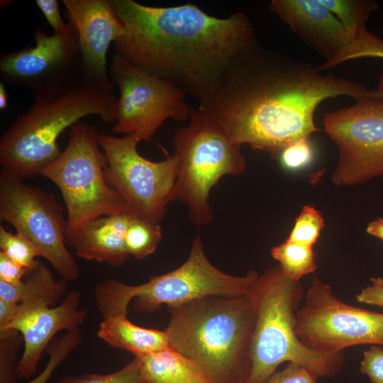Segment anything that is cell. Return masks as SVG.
Instances as JSON below:
<instances>
[{"label":"cell","instance_id":"6da1fadb","mask_svg":"<svg viewBox=\"0 0 383 383\" xmlns=\"http://www.w3.org/2000/svg\"><path fill=\"white\" fill-rule=\"evenodd\" d=\"M260 46L235 65L198 109L235 143L278 155L318 131L314 113L330 98L375 96L360 83Z\"/></svg>","mask_w":383,"mask_h":383},{"label":"cell","instance_id":"7a4b0ae2","mask_svg":"<svg viewBox=\"0 0 383 383\" xmlns=\"http://www.w3.org/2000/svg\"><path fill=\"white\" fill-rule=\"evenodd\" d=\"M123 34L116 53L134 67L166 79L199 101L235 65L259 47L242 12L218 18L192 3L158 7L110 0Z\"/></svg>","mask_w":383,"mask_h":383},{"label":"cell","instance_id":"3957f363","mask_svg":"<svg viewBox=\"0 0 383 383\" xmlns=\"http://www.w3.org/2000/svg\"><path fill=\"white\" fill-rule=\"evenodd\" d=\"M165 332L170 348L197 364L214 383L250 367V344L256 319L252 292L211 296L170 306Z\"/></svg>","mask_w":383,"mask_h":383},{"label":"cell","instance_id":"277c9868","mask_svg":"<svg viewBox=\"0 0 383 383\" xmlns=\"http://www.w3.org/2000/svg\"><path fill=\"white\" fill-rule=\"evenodd\" d=\"M252 294L256 319L250 344V367L244 383H265L284 362L299 365L319 377L339 373L343 352L321 353L304 345L294 331L296 310L303 289L279 265L266 270L255 280Z\"/></svg>","mask_w":383,"mask_h":383},{"label":"cell","instance_id":"5b68a950","mask_svg":"<svg viewBox=\"0 0 383 383\" xmlns=\"http://www.w3.org/2000/svg\"><path fill=\"white\" fill-rule=\"evenodd\" d=\"M117 101L113 90L87 85L52 100L35 101L1 136V170L23 181L41 176L60 155L57 140L65 129L89 115L115 122Z\"/></svg>","mask_w":383,"mask_h":383},{"label":"cell","instance_id":"8992f818","mask_svg":"<svg viewBox=\"0 0 383 383\" xmlns=\"http://www.w3.org/2000/svg\"><path fill=\"white\" fill-rule=\"evenodd\" d=\"M258 274L249 271L244 276L226 274L216 268L206 256L199 235L192 240L187 260L166 274L152 277L139 285L126 284L115 279L98 284L95 299L104 318L127 316L133 301L138 312H150L162 304L177 306L211 296H238L250 294Z\"/></svg>","mask_w":383,"mask_h":383},{"label":"cell","instance_id":"52a82bcc","mask_svg":"<svg viewBox=\"0 0 383 383\" xmlns=\"http://www.w3.org/2000/svg\"><path fill=\"white\" fill-rule=\"evenodd\" d=\"M98 133L94 126L81 121L72 125L66 148L41 174L55 183L62 195L69 245L84 225L94 218L131 214L122 196L106 179L108 161L99 148Z\"/></svg>","mask_w":383,"mask_h":383},{"label":"cell","instance_id":"ba28073f","mask_svg":"<svg viewBox=\"0 0 383 383\" xmlns=\"http://www.w3.org/2000/svg\"><path fill=\"white\" fill-rule=\"evenodd\" d=\"M173 145L177 165L176 199L187 206L195 225L208 224L213 219L211 189L223 176L240 174L246 168L241 145L198 108L192 109L189 124L175 132Z\"/></svg>","mask_w":383,"mask_h":383},{"label":"cell","instance_id":"9c48e42d","mask_svg":"<svg viewBox=\"0 0 383 383\" xmlns=\"http://www.w3.org/2000/svg\"><path fill=\"white\" fill-rule=\"evenodd\" d=\"M23 281L26 294L7 329L18 331L23 338L24 349L18 362L17 376L27 379L35 373L41 355L55 335L79 328L87 310L79 308L81 292L76 289L67 292L60 305L52 307L66 292V280H56L40 261L36 260L28 270Z\"/></svg>","mask_w":383,"mask_h":383},{"label":"cell","instance_id":"30bf717a","mask_svg":"<svg viewBox=\"0 0 383 383\" xmlns=\"http://www.w3.org/2000/svg\"><path fill=\"white\" fill-rule=\"evenodd\" d=\"M108 163L104 175L123 199L134 217L159 223L167 205L176 200L177 160L174 154L164 160H149L138 151L140 140L98 133Z\"/></svg>","mask_w":383,"mask_h":383},{"label":"cell","instance_id":"8fae6325","mask_svg":"<svg viewBox=\"0 0 383 383\" xmlns=\"http://www.w3.org/2000/svg\"><path fill=\"white\" fill-rule=\"evenodd\" d=\"M69 24L65 32L50 35L38 28L35 46L1 55L2 82L28 89L35 101L52 100L86 85L78 33Z\"/></svg>","mask_w":383,"mask_h":383},{"label":"cell","instance_id":"7c38bea8","mask_svg":"<svg viewBox=\"0 0 383 383\" xmlns=\"http://www.w3.org/2000/svg\"><path fill=\"white\" fill-rule=\"evenodd\" d=\"M55 196L0 171V219L29 239L66 281L78 279L79 269L65 246L67 219Z\"/></svg>","mask_w":383,"mask_h":383},{"label":"cell","instance_id":"4fadbf2b","mask_svg":"<svg viewBox=\"0 0 383 383\" xmlns=\"http://www.w3.org/2000/svg\"><path fill=\"white\" fill-rule=\"evenodd\" d=\"M109 73L119 90L112 132L149 141L166 120H189L192 108L187 94L171 82L142 71L117 53Z\"/></svg>","mask_w":383,"mask_h":383},{"label":"cell","instance_id":"5bb4252c","mask_svg":"<svg viewBox=\"0 0 383 383\" xmlns=\"http://www.w3.org/2000/svg\"><path fill=\"white\" fill-rule=\"evenodd\" d=\"M294 331L304 345L321 353L383 345V313L343 303L328 284L314 277L303 306L296 312Z\"/></svg>","mask_w":383,"mask_h":383},{"label":"cell","instance_id":"9a60e30c","mask_svg":"<svg viewBox=\"0 0 383 383\" xmlns=\"http://www.w3.org/2000/svg\"><path fill=\"white\" fill-rule=\"evenodd\" d=\"M323 126L339 150L332 177L335 185H355L383 177V97L362 99L327 113Z\"/></svg>","mask_w":383,"mask_h":383},{"label":"cell","instance_id":"2e32d148","mask_svg":"<svg viewBox=\"0 0 383 383\" xmlns=\"http://www.w3.org/2000/svg\"><path fill=\"white\" fill-rule=\"evenodd\" d=\"M67 22L77 30L83 58L84 83L102 90L114 87L107 69L109 45L123 27L110 0H62Z\"/></svg>","mask_w":383,"mask_h":383},{"label":"cell","instance_id":"e0dca14e","mask_svg":"<svg viewBox=\"0 0 383 383\" xmlns=\"http://www.w3.org/2000/svg\"><path fill=\"white\" fill-rule=\"evenodd\" d=\"M270 9L326 60L351 39L340 21L318 0H272Z\"/></svg>","mask_w":383,"mask_h":383},{"label":"cell","instance_id":"ac0fdd59","mask_svg":"<svg viewBox=\"0 0 383 383\" xmlns=\"http://www.w3.org/2000/svg\"><path fill=\"white\" fill-rule=\"evenodd\" d=\"M133 217L123 213L94 218L84 225L70 245L84 260L121 266L129 256L125 234Z\"/></svg>","mask_w":383,"mask_h":383},{"label":"cell","instance_id":"d6986e66","mask_svg":"<svg viewBox=\"0 0 383 383\" xmlns=\"http://www.w3.org/2000/svg\"><path fill=\"white\" fill-rule=\"evenodd\" d=\"M97 335L110 345L128 350L135 357L170 348L165 331L136 326L123 316L104 318Z\"/></svg>","mask_w":383,"mask_h":383},{"label":"cell","instance_id":"ffe728a7","mask_svg":"<svg viewBox=\"0 0 383 383\" xmlns=\"http://www.w3.org/2000/svg\"><path fill=\"white\" fill-rule=\"evenodd\" d=\"M135 357L146 383H214L197 364L171 348Z\"/></svg>","mask_w":383,"mask_h":383},{"label":"cell","instance_id":"44dd1931","mask_svg":"<svg viewBox=\"0 0 383 383\" xmlns=\"http://www.w3.org/2000/svg\"><path fill=\"white\" fill-rule=\"evenodd\" d=\"M272 257L279 262L283 272L292 279H300L317 268L313 247L286 240L271 249Z\"/></svg>","mask_w":383,"mask_h":383},{"label":"cell","instance_id":"7402d4cb","mask_svg":"<svg viewBox=\"0 0 383 383\" xmlns=\"http://www.w3.org/2000/svg\"><path fill=\"white\" fill-rule=\"evenodd\" d=\"M343 24L350 38L366 28L370 15L379 9V6L371 0H318Z\"/></svg>","mask_w":383,"mask_h":383},{"label":"cell","instance_id":"603a6c76","mask_svg":"<svg viewBox=\"0 0 383 383\" xmlns=\"http://www.w3.org/2000/svg\"><path fill=\"white\" fill-rule=\"evenodd\" d=\"M162 238L160 223L133 217L125 234L128 255L140 260L153 253Z\"/></svg>","mask_w":383,"mask_h":383},{"label":"cell","instance_id":"cb8c5ba5","mask_svg":"<svg viewBox=\"0 0 383 383\" xmlns=\"http://www.w3.org/2000/svg\"><path fill=\"white\" fill-rule=\"evenodd\" d=\"M362 57L383 59V39L372 33L367 28L360 30L335 56L326 60L317 68L322 71L344 62Z\"/></svg>","mask_w":383,"mask_h":383},{"label":"cell","instance_id":"d4e9b609","mask_svg":"<svg viewBox=\"0 0 383 383\" xmlns=\"http://www.w3.org/2000/svg\"><path fill=\"white\" fill-rule=\"evenodd\" d=\"M82 340L79 328L66 331L61 337L55 338L50 343L49 360L40 374L26 383H47L56 369L78 347Z\"/></svg>","mask_w":383,"mask_h":383},{"label":"cell","instance_id":"484cf974","mask_svg":"<svg viewBox=\"0 0 383 383\" xmlns=\"http://www.w3.org/2000/svg\"><path fill=\"white\" fill-rule=\"evenodd\" d=\"M0 249L13 261L30 269L40 256L36 246L21 233L13 234L0 226Z\"/></svg>","mask_w":383,"mask_h":383},{"label":"cell","instance_id":"4316f807","mask_svg":"<svg viewBox=\"0 0 383 383\" xmlns=\"http://www.w3.org/2000/svg\"><path fill=\"white\" fill-rule=\"evenodd\" d=\"M321 213L311 205L303 207L287 240L313 247L324 227Z\"/></svg>","mask_w":383,"mask_h":383},{"label":"cell","instance_id":"83f0119b","mask_svg":"<svg viewBox=\"0 0 383 383\" xmlns=\"http://www.w3.org/2000/svg\"><path fill=\"white\" fill-rule=\"evenodd\" d=\"M15 329L0 331V383H15L18 362L16 355L21 338Z\"/></svg>","mask_w":383,"mask_h":383},{"label":"cell","instance_id":"f1b7e54d","mask_svg":"<svg viewBox=\"0 0 383 383\" xmlns=\"http://www.w3.org/2000/svg\"><path fill=\"white\" fill-rule=\"evenodd\" d=\"M137 357L121 370L112 373L84 374L61 378L55 383H143Z\"/></svg>","mask_w":383,"mask_h":383},{"label":"cell","instance_id":"f546056e","mask_svg":"<svg viewBox=\"0 0 383 383\" xmlns=\"http://www.w3.org/2000/svg\"><path fill=\"white\" fill-rule=\"evenodd\" d=\"M277 156L284 169L297 170L311 162L313 150L309 138H303L287 145Z\"/></svg>","mask_w":383,"mask_h":383},{"label":"cell","instance_id":"4dcf8cb0","mask_svg":"<svg viewBox=\"0 0 383 383\" xmlns=\"http://www.w3.org/2000/svg\"><path fill=\"white\" fill-rule=\"evenodd\" d=\"M360 370L371 383H383V348L379 345H372L365 351Z\"/></svg>","mask_w":383,"mask_h":383},{"label":"cell","instance_id":"1f68e13d","mask_svg":"<svg viewBox=\"0 0 383 383\" xmlns=\"http://www.w3.org/2000/svg\"><path fill=\"white\" fill-rule=\"evenodd\" d=\"M318 377L309 370L289 363L282 370L274 372L265 383H316Z\"/></svg>","mask_w":383,"mask_h":383},{"label":"cell","instance_id":"d6a6232c","mask_svg":"<svg viewBox=\"0 0 383 383\" xmlns=\"http://www.w3.org/2000/svg\"><path fill=\"white\" fill-rule=\"evenodd\" d=\"M28 269L22 267L0 251V280L16 285L23 282Z\"/></svg>","mask_w":383,"mask_h":383},{"label":"cell","instance_id":"836d02e7","mask_svg":"<svg viewBox=\"0 0 383 383\" xmlns=\"http://www.w3.org/2000/svg\"><path fill=\"white\" fill-rule=\"evenodd\" d=\"M36 5L44 14L48 24L52 28L54 33H62L69 28V23H65L59 10L57 0H36Z\"/></svg>","mask_w":383,"mask_h":383},{"label":"cell","instance_id":"e575fe53","mask_svg":"<svg viewBox=\"0 0 383 383\" xmlns=\"http://www.w3.org/2000/svg\"><path fill=\"white\" fill-rule=\"evenodd\" d=\"M371 284L361 289L356 295L358 302L383 307V279L372 277Z\"/></svg>","mask_w":383,"mask_h":383},{"label":"cell","instance_id":"d590c367","mask_svg":"<svg viewBox=\"0 0 383 383\" xmlns=\"http://www.w3.org/2000/svg\"><path fill=\"white\" fill-rule=\"evenodd\" d=\"M26 284L23 282L13 285L0 280V300L6 303L17 305L23 299L26 294Z\"/></svg>","mask_w":383,"mask_h":383},{"label":"cell","instance_id":"8d00e7d4","mask_svg":"<svg viewBox=\"0 0 383 383\" xmlns=\"http://www.w3.org/2000/svg\"><path fill=\"white\" fill-rule=\"evenodd\" d=\"M17 305L11 304L0 300V331L8 328L16 313Z\"/></svg>","mask_w":383,"mask_h":383},{"label":"cell","instance_id":"74e56055","mask_svg":"<svg viewBox=\"0 0 383 383\" xmlns=\"http://www.w3.org/2000/svg\"><path fill=\"white\" fill-rule=\"evenodd\" d=\"M366 231L369 235L376 237L383 242V218H378L369 223Z\"/></svg>","mask_w":383,"mask_h":383},{"label":"cell","instance_id":"f35d334b","mask_svg":"<svg viewBox=\"0 0 383 383\" xmlns=\"http://www.w3.org/2000/svg\"><path fill=\"white\" fill-rule=\"evenodd\" d=\"M9 108L7 96L5 90L4 83H0V109L4 110Z\"/></svg>","mask_w":383,"mask_h":383},{"label":"cell","instance_id":"ab89813d","mask_svg":"<svg viewBox=\"0 0 383 383\" xmlns=\"http://www.w3.org/2000/svg\"><path fill=\"white\" fill-rule=\"evenodd\" d=\"M374 92L377 96L383 97V73L380 76L378 86Z\"/></svg>","mask_w":383,"mask_h":383},{"label":"cell","instance_id":"60d3db41","mask_svg":"<svg viewBox=\"0 0 383 383\" xmlns=\"http://www.w3.org/2000/svg\"><path fill=\"white\" fill-rule=\"evenodd\" d=\"M143 383H146V382H143Z\"/></svg>","mask_w":383,"mask_h":383}]
</instances>
